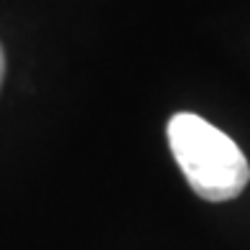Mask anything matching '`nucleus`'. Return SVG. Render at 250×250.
<instances>
[{"label": "nucleus", "mask_w": 250, "mask_h": 250, "mask_svg": "<svg viewBox=\"0 0 250 250\" xmlns=\"http://www.w3.org/2000/svg\"><path fill=\"white\" fill-rule=\"evenodd\" d=\"M171 148L189 187L207 202L235 199L250 181L248 158L230 135L194 112H176L166 125Z\"/></svg>", "instance_id": "obj_1"}, {"label": "nucleus", "mask_w": 250, "mask_h": 250, "mask_svg": "<svg viewBox=\"0 0 250 250\" xmlns=\"http://www.w3.org/2000/svg\"><path fill=\"white\" fill-rule=\"evenodd\" d=\"M3 77H5V54L3 46H0V87H3Z\"/></svg>", "instance_id": "obj_2"}]
</instances>
